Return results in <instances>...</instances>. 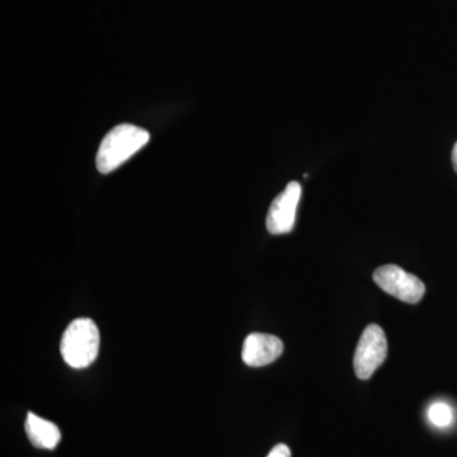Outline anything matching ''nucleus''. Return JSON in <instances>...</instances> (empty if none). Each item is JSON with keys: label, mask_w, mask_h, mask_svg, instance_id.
<instances>
[{"label": "nucleus", "mask_w": 457, "mask_h": 457, "mask_svg": "<svg viewBox=\"0 0 457 457\" xmlns=\"http://www.w3.org/2000/svg\"><path fill=\"white\" fill-rule=\"evenodd\" d=\"M150 134L137 126L123 125L112 129L99 145L96 164L102 174L111 173L128 162L132 155L146 145Z\"/></svg>", "instance_id": "obj_1"}, {"label": "nucleus", "mask_w": 457, "mask_h": 457, "mask_svg": "<svg viewBox=\"0 0 457 457\" xmlns=\"http://www.w3.org/2000/svg\"><path fill=\"white\" fill-rule=\"evenodd\" d=\"M99 343L97 324L88 318L75 319L62 335L60 352L71 368L86 369L97 359Z\"/></svg>", "instance_id": "obj_2"}, {"label": "nucleus", "mask_w": 457, "mask_h": 457, "mask_svg": "<svg viewBox=\"0 0 457 457\" xmlns=\"http://www.w3.org/2000/svg\"><path fill=\"white\" fill-rule=\"evenodd\" d=\"M387 356V339L383 328L370 324L363 330L354 352L353 366L357 378L369 380Z\"/></svg>", "instance_id": "obj_3"}, {"label": "nucleus", "mask_w": 457, "mask_h": 457, "mask_svg": "<svg viewBox=\"0 0 457 457\" xmlns=\"http://www.w3.org/2000/svg\"><path fill=\"white\" fill-rule=\"evenodd\" d=\"M374 281L385 293L392 295L400 302L417 303L426 294V286L417 276L395 264L378 267L374 272Z\"/></svg>", "instance_id": "obj_4"}, {"label": "nucleus", "mask_w": 457, "mask_h": 457, "mask_svg": "<svg viewBox=\"0 0 457 457\" xmlns=\"http://www.w3.org/2000/svg\"><path fill=\"white\" fill-rule=\"evenodd\" d=\"M300 198H302V186L299 182H290L273 200L266 220L267 230L270 234L279 236L293 230Z\"/></svg>", "instance_id": "obj_5"}, {"label": "nucleus", "mask_w": 457, "mask_h": 457, "mask_svg": "<svg viewBox=\"0 0 457 457\" xmlns=\"http://www.w3.org/2000/svg\"><path fill=\"white\" fill-rule=\"evenodd\" d=\"M284 352V343L276 336L252 333L243 343L242 359L251 368L275 362Z\"/></svg>", "instance_id": "obj_6"}, {"label": "nucleus", "mask_w": 457, "mask_h": 457, "mask_svg": "<svg viewBox=\"0 0 457 457\" xmlns=\"http://www.w3.org/2000/svg\"><path fill=\"white\" fill-rule=\"evenodd\" d=\"M25 429L29 442L38 449H56L57 445L62 441V432L55 423L44 420L31 411L27 414Z\"/></svg>", "instance_id": "obj_7"}, {"label": "nucleus", "mask_w": 457, "mask_h": 457, "mask_svg": "<svg viewBox=\"0 0 457 457\" xmlns=\"http://www.w3.org/2000/svg\"><path fill=\"white\" fill-rule=\"evenodd\" d=\"M428 420L438 428H446L453 420V411L449 404L444 402L433 403L428 409Z\"/></svg>", "instance_id": "obj_8"}, {"label": "nucleus", "mask_w": 457, "mask_h": 457, "mask_svg": "<svg viewBox=\"0 0 457 457\" xmlns=\"http://www.w3.org/2000/svg\"><path fill=\"white\" fill-rule=\"evenodd\" d=\"M267 457H291V451L288 446L284 444H279L278 446L273 447Z\"/></svg>", "instance_id": "obj_9"}, {"label": "nucleus", "mask_w": 457, "mask_h": 457, "mask_svg": "<svg viewBox=\"0 0 457 457\" xmlns=\"http://www.w3.org/2000/svg\"><path fill=\"white\" fill-rule=\"evenodd\" d=\"M451 161H453V167L457 173V143L453 145V154H451Z\"/></svg>", "instance_id": "obj_10"}]
</instances>
